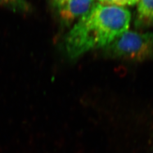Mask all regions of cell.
<instances>
[{
  "mask_svg": "<svg viewBox=\"0 0 153 153\" xmlns=\"http://www.w3.org/2000/svg\"><path fill=\"white\" fill-rule=\"evenodd\" d=\"M130 21L131 13L126 8L96 4L66 35L67 55L74 59L91 50L107 47L128 31Z\"/></svg>",
  "mask_w": 153,
  "mask_h": 153,
  "instance_id": "6da1fadb",
  "label": "cell"
},
{
  "mask_svg": "<svg viewBox=\"0 0 153 153\" xmlns=\"http://www.w3.org/2000/svg\"><path fill=\"white\" fill-rule=\"evenodd\" d=\"M107 56L129 61L153 59V33L127 31L105 48Z\"/></svg>",
  "mask_w": 153,
  "mask_h": 153,
  "instance_id": "7a4b0ae2",
  "label": "cell"
},
{
  "mask_svg": "<svg viewBox=\"0 0 153 153\" xmlns=\"http://www.w3.org/2000/svg\"><path fill=\"white\" fill-rule=\"evenodd\" d=\"M62 21L70 23L80 19L96 5L95 0H52Z\"/></svg>",
  "mask_w": 153,
  "mask_h": 153,
  "instance_id": "3957f363",
  "label": "cell"
},
{
  "mask_svg": "<svg viewBox=\"0 0 153 153\" xmlns=\"http://www.w3.org/2000/svg\"><path fill=\"white\" fill-rule=\"evenodd\" d=\"M135 19L137 27L153 26V0H139Z\"/></svg>",
  "mask_w": 153,
  "mask_h": 153,
  "instance_id": "277c9868",
  "label": "cell"
},
{
  "mask_svg": "<svg viewBox=\"0 0 153 153\" xmlns=\"http://www.w3.org/2000/svg\"><path fill=\"white\" fill-rule=\"evenodd\" d=\"M0 7L19 13L31 10V6L26 0H0Z\"/></svg>",
  "mask_w": 153,
  "mask_h": 153,
  "instance_id": "5b68a950",
  "label": "cell"
},
{
  "mask_svg": "<svg viewBox=\"0 0 153 153\" xmlns=\"http://www.w3.org/2000/svg\"><path fill=\"white\" fill-rule=\"evenodd\" d=\"M100 3L108 5H114L118 7L131 6L138 3L139 0H98Z\"/></svg>",
  "mask_w": 153,
  "mask_h": 153,
  "instance_id": "8992f818",
  "label": "cell"
},
{
  "mask_svg": "<svg viewBox=\"0 0 153 153\" xmlns=\"http://www.w3.org/2000/svg\"><path fill=\"white\" fill-rule=\"evenodd\" d=\"M152 140H153V137H152ZM152 143H153V142H152ZM151 153H153V143H152V147H151Z\"/></svg>",
  "mask_w": 153,
  "mask_h": 153,
  "instance_id": "52a82bcc",
  "label": "cell"
}]
</instances>
